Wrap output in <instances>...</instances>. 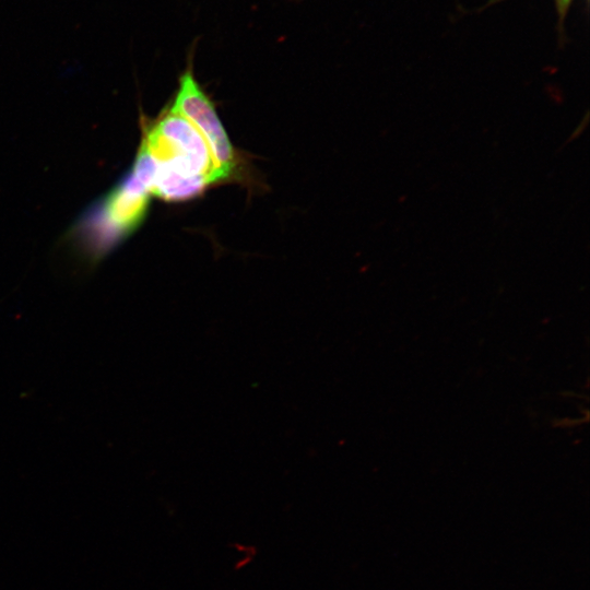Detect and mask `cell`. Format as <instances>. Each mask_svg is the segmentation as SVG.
Returning <instances> with one entry per match:
<instances>
[{"instance_id": "obj_3", "label": "cell", "mask_w": 590, "mask_h": 590, "mask_svg": "<svg viewBox=\"0 0 590 590\" xmlns=\"http://www.w3.org/2000/svg\"><path fill=\"white\" fill-rule=\"evenodd\" d=\"M148 193L146 188L130 175L110 194L105 204V214L118 233L132 229L142 220L148 206Z\"/></svg>"}, {"instance_id": "obj_2", "label": "cell", "mask_w": 590, "mask_h": 590, "mask_svg": "<svg viewBox=\"0 0 590 590\" xmlns=\"http://www.w3.org/2000/svg\"><path fill=\"white\" fill-rule=\"evenodd\" d=\"M172 109L186 117L205 140L223 180L236 167V153L211 101L196 81L191 68L182 73Z\"/></svg>"}, {"instance_id": "obj_4", "label": "cell", "mask_w": 590, "mask_h": 590, "mask_svg": "<svg viewBox=\"0 0 590 590\" xmlns=\"http://www.w3.org/2000/svg\"><path fill=\"white\" fill-rule=\"evenodd\" d=\"M559 20L563 21L573 0H555Z\"/></svg>"}, {"instance_id": "obj_1", "label": "cell", "mask_w": 590, "mask_h": 590, "mask_svg": "<svg viewBox=\"0 0 590 590\" xmlns=\"http://www.w3.org/2000/svg\"><path fill=\"white\" fill-rule=\"evenodd\" d=\"M142 145L158 164L204 176L212 184L223 180L201 133L172 108L146 134Z\"/></svg>"}]
</instances>
